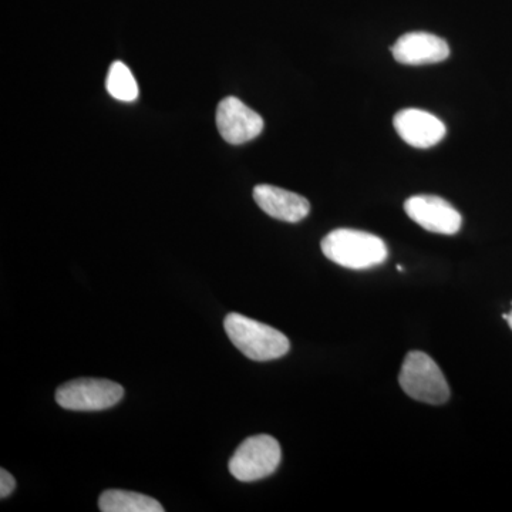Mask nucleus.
<instances>
[{"label": "nucleus", "instance_id": "nucleus-1", "mask_svg": "<svg viewBox=\"0 0 512 512\" xmlns=\"http://www.w3.org/2000/svg\"><path fill=\"white\" fill-rule=\"evenodd\" d=\"M320 247L329 261L349 269L373 268L386 262L389 255L382 238L349 228L330 232Z\"/></svg>", "mask_w": 512, "mask_h": 512}, {"label": "nucleus", "instance_id": "nucleus-2", "mask_svg": "<svg viewBox=\"0 0 512 512\" xmlns=\"http://www.w3.org/2000/svg\"><path fill=\"white\" fill-rule=\"evenodd\" d=\"M224 328L235 348L256 362L279 359L291 349L284 333L241 313H229Z\"/></svg>", "mask_w": 512, "mask_h": 512}, {"label": "nucleus", "instance_id": "nucleus-3", "mask_svg": "<svg viewBox=\"0 0 512 512\" xmlns=\"http://www.w3.org/2000/svg\"><path fill=\"white\" fill-rule=\"evenodd\" d=\"M403 392L417 402L444 404L450 399V386L437 363L423 352H410L400 370Z\"/></svg>", "mask_w": 512, "mask_h": 512}, {"label": "nucleus", "instance_id": "nucleus-4", "mask_svg": "<svg viewBox=\"0 0 512 512\" xmlns=\"http://www.w3.org/2000/svg\"><path fill=\"white\" fill-rule=\"evenodd\" d=\"M282 451L272 436L259 434L249 437L229 460V473L242 483L271 476L281 464Z\"/></svg>", "mask_w": 512, "mask_h": 512}, {"label": "nucleus", "instance_id": "nucleus-5", "mask_svg": "<svg viewBox=\"0 0 512 512\" xmlns=\"http://www.w3.org/2000/svg\"><path fill=\"white\" fill-rule=\"evenodd\" d=\"M123 396V387L111 380L77 379L57 389L56 402L73 412H100L116 406Z\"/></svg>", "mask_w": 512, "mask_h": 512}, {"label": "nucleus", "instance_id": "nucleus-6", "mask_svg": "<svg viewBox=\"0 0 512 512\" xmlns=\"http://www.w3.org/2000/svg\"><path fill=\"white\" fill-rule=\"evenodd\" d=\"M404 211L410 220L434 234L454 235L463 225L460 212L436 195H414L404 202Z\"/></svg>", "mask_w": 512, "mask_h": 512}, {"label": "nucleus", "instance_id": "nucleus-7", "mask_svg": "<svg viewBox=\"0 0 512 512\" xmlns=\"http://www.w3.org/2000/svg\"><path fill=\"white\" fill-rule=\"evenodd\" d=\"M217 127L227 143L239 146L262 133L264 120L237 97H227L218 104Z\"/></svg>", "mask_w": 512, "mask_h": 512}, {"label": "nucleus", "instance_id": "nucleus-8", "mask_svg": "<svg viewBox=\"0 0 512 512\" xmlns=\"http://www.w3.org/2000/svg\"><path fill=\"white\" fill-rule=\"evenodd\" d=\"M393 124L404 143L421 150L437 146L447 131L443 121L429 111L419 109L399 111L394 116Z\"/></svg>", "mask_w": 512, "mask_h": 512}, {"label": "nucleus", "instance_id": "nucleus-9", "mask_svg": "<svg viewBox=\"0 0 512 512\" xmlns=\"http://www.w3.org/2000/svg\"><path fill=\"white\" fill-rule=\"evenodd\" d=\"M394 59L407 66L444 62L450 56L446 40L427 32L406 33L392 47Z\"/></svg>", "mask_w": 512, "mask_h": 512}, {"label": "nucleus", "instance_id": "nucleus-10", "mask_svg": "<svg viewBox=\"0 0 512 512\" xmlns=\"http://www.w3.org/2000/svg\"><path fill=\"white\" fill-rule=\"evenodd\" d=\"M254 200L265 214L279 221L299 222L311 211V204L305 197L274 185H256Z\"/></svg>", "mask_w": 512, "mask_h": 512}, {"label": "nucleus", "instance_id": "nucleus-11", "mask_svg": "<svg viewBox=\"0 0 512 512\" xmlns=\"http://www.w3.org/2000/svg\"><path fill=\"white\" fill-rule=\"evenodd\" d=\"M103 512H163L164 507L153 497L133 491L109 490L100 495Z\"/></svg>", "mask_w": 512, "mask_h": 512}, {"label": "nucleus", "instance_id": "nucleus-12", "mask_svg": "<svg viewBox=\"0 0 512 512\" xmlns=\"http://www.w3.org/2000/svg\"><path fill=\"white\" fill-rule=\"evenodd\" d=\"M107 92L111 97L120 101H134L138 97V84L133 73L123 62L111 64L106 82Z\"/></svg>", "mask_w": 512, "mask_h": 512}, {"label": "nucleus", "instance_id": "nucleus-13", "mask_svg": "<svg viewBox=\"0 0 512 512\" xmlns=\"http://www.w3.org/2000/svg\"><path fill=\"white\" fill-rule=\"evenodd\" d=\"M16 481L15 478L10 476V473L2 468L0 470V498L9 497L15 491Z\"/></svg>", "mask_w": 512, "mask_h": 512}, {"label": "nucleus", "instance_id": "nucleus-14", "mask_svg": "<svg viewBox=\"0 0 512 512\" xmlns=\"http://www.w3.org/2000/svg\"><path fill=\"white\" fill-rule=\"evenodd\" d=\"M508 325H510V328L512 329V311L511 313H508Z\"/></svg>", "mask_w": 512, "mask_h": 512}]
</instances>
